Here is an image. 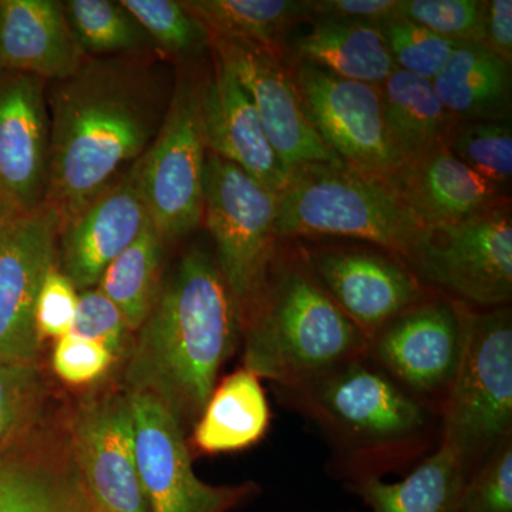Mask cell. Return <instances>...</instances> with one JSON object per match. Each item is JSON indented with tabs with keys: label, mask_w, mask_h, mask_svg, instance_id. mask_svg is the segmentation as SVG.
<instances>
[{
	"label": "cell",
	"mask_w": 512,
	"mask_h": 512,
	"mask_svg": "<svg viewBox=\"0 0 512 512\" xmlns=\"http://www.w3.org/2000/svg\"><path fill=\"white\" fill-rule=\"evenodd\" d=\"M116 357L100 343L74 336L72 333L57 339L53 352V369L63 382L92 383L103 376Z\"/></svg>",
	"instance_id": "39"
},
{
	"label": "cell",
	"mask_w": 512,
	"mask_h": 512,
	"mask_svg": "<svg viewBox=\"0 0 512 512\" xmlns=\"http://www.w3.org/2000/svg\"><path fill=\"white\" fill-rule=\"evenodd\" d=\"M402 16V0H309L308 18L338 19L380 26Z\"/></svg>",
	"instance_id": "40"
},
{
	"label": "cell",
	"mask_w": 512,
	"mask_h": 512,
	"mask_svg": "<svg viewBox=\"0 0 512 512\" xmlns=\"http://www.w3.org/2000/svg\"><path fill=\"white\" fill-rule=\"evenodd\" d=\"M276 214V192L208 151L202 220L214 239L215 262L242 318L276 254Z\"/></svg>",
	"instance_id": "7"
},
{
	"label": "cell",
	"mask_w": 512,
	"mask_h": 512,
	"mask_svg": "<svg viewBox=\"0 0 512 512\" xmlns=\"http://www.w3.org/2000/svg\"><path fill=\"white\" fill-rule=\"evenodd\" d=\"M72 457L93 512H148L126 394L89 400L74 414Z\"/></svg>",
	"instance_id": "13"
},
{
	"label": "cell",
	"mask_w": 512,
	"mask_h": 512,
	"mask_svg": "<svg viewBox=\"0 0 512 512\" xmlns=\"http://www.w3.org/2000/svg\"><path fill=\"white\" fill-rule=\"evenodd\" d=\"M0 70H2V69H0Z\"/></svg>",
	"instance_id": "44"
},
{
	"label": "cell",
	"mask_w": 512,
	"mask_h": 512,
	"mask_svg": "<svg viewBox=\"0 0 512 512\" xmlns=\"http://www.w3.org/2000/svg\"><path fill=\"white\" fill-rule=\"evenodd\" d=\"M244 367L292 389L367 355V338L320 284L308 259H274L242 318Z\"/></svg>",
	"instance_id": "4"
},
{
	"label": "cell",
	"mask_w": 512,
	"mask_h": 512,
	"mask_svg": "<svg viewBox=\"0 0 512 512\" xmlns=\"http://www.w3.org/2000/svg\"><path fill=\"white\" fill-rule=\"evenodd\" d=\"M93 512V511H92Z\"/></svg>",
	"instance_id": "45"
},
{
	"label": "cell",
	"mask_w": 512,
	"mask_h": 512,
	"mask_svg": "<svg viewBox=\"0 0 512 512\" xmlns=\"http://www.w3.org/2000/svg\"><path fill=\"white\" fill-rule=\"evenodd\" d=\"M448 150L491 184L504 185L512 175L510 120L464 121L451 131Z\"/></svg>",
	"instance_id": "32"
},
{
	"label": "cell",
	"mask_w": 512,
	"mask_h": 512,
	"mask_svg": "<svg viewBox=\"0 0 512 512\" xmlns=\"http://www.w3.org/2000/svg\"><path fill=\"white\" fill-rule=\"evenodd\" d=\"M202 86L175 83L167 114L138 160V187L148 218L164 241L190 234L202 221L207 144L201 121Z\"/></svg>",
	"instance_id": "8"
},
{
	"label": "cell",
	"mask_w": 512,
	"mask_h": 512,
	"mask_svg": "<svg viewBox=\"0 0 512 512\" xmlns=\"http://www.w3.org/2000/svg\"><path fill=\"white\" fill-rule=\"evenodd\" d=\"M210 45L248 93L288 175L302 164L343 163L306 117L295 80L279 59V50L227 37H210Z\"/></svg>",
	"instance_id": "14"
},
{
	"label": "cell",
	"mask_w": 512,
	"mask_h": 512,
	"mask_svg": "<svg viewBox=\"0 0 512 512\" xmlns=\"http://www.w3.org/2000/svg\"><path fill=\"white\" fill-rule=\"evenodd\" d=\"M296 89L316 133L349 167L389 180L402 161L384 126L382 90L299 63Z\"/></svg>",
	"instance_id": "11"
},
{
	"label": "cell",
	"mask_w": 512,
	"mask_h": 512,
	"mask_svg": "<svg viewBox=\"0 0 512 512\" xmlns=\"http://www.w3.org/2000/svg\"><path fill=\"white\" fill-rule=\"evenodd\" d=\"M293 53L301 63L377 87L397 69L380 29L350 20L313 19L312 28L296 37Z\"/></svg>",
	"instance_id": "23"
},
{
	"label": "cell",
	"mask_w": 512,
	"mask_h": 512,
	"mask_svg": "<svg viewBox=\"0 0 512 512\" xmlns=\"http://www.w3.org/2000/svg\"><path fill=\"white\" fill-rule=\"evenodd\" d=\"M407 266L451 299L485 308L512 298L510 212L493 208L457 224L426 228Z\"/></svg>",
	"instance_id": "9"
},
{
	"label": "cell",
	"mask_w": 512,
	"mask_h": 512,
	"mask_svg": "<svg viewBox=\"0 0 512 512\" xmlns=\"http://www.w3.org/2000/svg\"><path fill=\"white\" fill-rule=\"evenodd\" d=\"M426 228L386 180L345 163L298 165L278 194V238L362 239L407 265Z\"/></svg>",
	"instance_id": "5"
},
{
	"label": "cell",
	"mask_w": 512,
	"mask_h": 512,
	"mask_svg": "<svg viewBox=\"0 0 512 512\" xmlns=\"http://www.w3.org/2000/svg\"><path fill=\"white\" fill-rule=\"evenodd\" d=\"M386 181L427 228L457 224L498 207L497 185L461 163L447 146L403 164Z\"/></svg>",
	"instance_id": "21"
},
{
	"label": "cell",
	"mask_w": 512,
	"mask_h": 512,
	"mask_svg": "<svg viewBox=\"0 0 512 512\" xmlns=\"http://www.w3.org/2000/svg\"><path fill=\"white\" fill-rule=\"evenodd\" d=\"M79 293L56 265L50 269L37 296L35 323L39 338L69 335L76 316Z\"/></svg>",
	"instance_id": "38"
},
{
	"label": "cell",
	"mask_w": 512,
	"mask_h": 512,
	"mask_svg": "<svg viewBox=\"0 0 512 512\" xmlns=\"http://www.w3.org/2000/svg\"><path fill=\"white\" fill-rule=\"evenodd\" d=\"M47 82L0 70V207L29 214L45 201L50 121Z\"/></svg>",
	"instance_id": "16"
},
{
	"label": "cell",
	"mask_w": 512,
	"mask_h": 512,
	"mask_svg": "<svg viewBox=\"0 0 512 512\" xmlns=\"http://www.w3.org/2000/svg\"><path fill=\"white\" fill-rule=\"evenodd\" d=\"M128 397L148 512H228L255 493L254 484L217 487L201 481L192 470L184 427L174 414L147 394Z\"/></svg>",
	"instance_id": "12"
},
{
	"label": "cell",
	"mask_w": 512,
	"mask_h": 512,
	"mask_svg": "<svg viewBox=\"0 0 512 512\" xmlns=\"http://www.w3.org/2000/svg\"><path fill=\"white\" fill-rule=\"evenodd\" d=\"M485 5L481 0H402V16L450 42L480 43Z\"/></svg>",
	"instance_id": "35"
},
{
	"label": "cell",
	"mask_w": 512,
	"mask_h": 512,
	"mask_svg": "<svg viewBox=\"0 0 512 512\" xmlns=\"http://www.w3.org/2000/svg\"><path fill=\"white\" fill-rule=\"evenodd\" d=\"M201 121L207 150L276 192L288 180L254 103L231 70L215 57L214 77L202 86Z\"/></svg>",
	"instance_id": "19"
},
{
	"label": "cell",
	"mask_w": 512,
	"mask_h": 512,
	"mask_svg": "<svg viewBox=\"0 0 512 512\" xmlns=\"http://www.w3.org/2000/svg\"><path fill=\"white\" fill-rule=\"evenodd\" d=\"M161 56L197 55L210 45L204 26L177 0H120Z\"/></svg>",
	"instance_id": "31"
},
{
	"label": "cell",
	"mask_w": 512,
	"mask_h": 512,
	"mask_svg": "<svg viewBox=\"0 0 512 512\" xmlns=\"http://www.w3.org/2000/svg\"><path fill=\"white\" fill-rule=\"evenodd\" d=\"M480 45L505 62H512V2L491 0L485 5Z\"/></svg>",
	"instance_id": "41"
},
{
	"label": "cell",
	"mask_w": 512,
	"mask_h": 512,
	"mask_svg": "<svg viewBox=\"0 0 512 512\" xmlns=\"http://www.w3.org/2000/svg\"><path fill=\"white\" fill-rule=\"evenodd\" d=\"M173 90L151 53L87 57L72 76L50 83L43 204L56 212L59 228L143 157L163 124Z\"/></svg>",
	"instance_id": "1"
},
{
	"label": "cell",
	"mask_w": 512,
	"mask_h": 512,
	"mask_svg": "<svg viewBox=\"0 0 512 512\" xmlns=\"http://www.w3.org/2000/svg\"><path fill=\"white\" fill-rule=\"evenodd\" d=\"M467 308L456 299L424 296L377 330L367 356L440 412L463 356Z\"/></svg>",
	"instance_id": "10"
},
{
	"label": "cell",
	"mask_w": 512,
	"mask_h": 512,
	"mask_svg": "<svg viewBox=\"0 0 512 512\" xmlns=\"http://www.w3.org/2000/svg\"><path fill=\"white\" fill-rule=\"evenodd\" d=\"M471 471L444 443L420 461L409 476L386 483L379 476L349 481L370 512H460Z\"/></svg>",
	"instance_id": "22"
},
{
	"label": "cell",
	"mask_w": 512,
	"mask_h": 512,
	"mask_svg": "<svg viewBox=\"0 0 512 512\" xmlns=\"http://www.w3.org/2000/svg\"><path fill=\"white\" fill-rule=\"evenodd\" d=\"M164 239L150 218L137 238L101 275L99 288L117 306L130 332L150 315L160 292Z\"/></svg>",
	"instance_id": "28"
},
{
	"label": "cell",
	"mask_w": 512,
	"mask_h": 512,
	"mask_svg": "<svg viewBox=\"0 0 512 512\" xmlns=\"http://www.w3.org/2000/svg\"><path fill=\"white\" fill-rule=\"evenodd\" d=\"M70 333L100 343L111 355L120 357L130 330L117 306L99 288H93L80 293Z\"/></svg>",
	"instance_id": "37"
},
{
	"label": "cell",
	"mask_w": 512,
	"mask_h": 512,
	"mask_svg": "<svg viewBox=\"0 0 512 512\" xmlns=\"http://www.w3.org/2000/svg\"><path fill=\"white\" fill-rule=\"evenodd\" d=\"M183 6L210 37L248 40L279 50L286 32L308 18L301 0H183Z\"/></svg>",
	"instance_id": "29"
},
{
	"label": "cell",
	"mask_w": 512,
	"mask_h": 512,
	"mask_svg": "<svg viewBox=\"0 0 512 512\" xmlns=\"http://www.w3.org/2000/svg\"><path fill=\"white\" fill-rule=\"evenodd\" d=\"M148 218L138 187V161L59 228L62 272L77 291L99 285L107 266L137 238Z\"/></svg>",
	"instance_id": "18"
},
{
	"label": "cell",
	"mask_w": 512,
	"mask_h": 512,
	"mask_svg": "<svg viewBox=\"0 0 512 512\" xmlns=\"http://www.w3.org/2000/svg\"><path fill=\"white\" fill-rule=\"evenodd\" d=\"M0 208H2V207H0ZM2 210H3V208H2ZM6 212H8V211H6Z\"/></svg>",
	"instance_id": "43"
},
{
	"label": "cell",
	"mask_w": 512,
	"mask_h": 512,
	"mask_svg": "<svg viewBox=\"0 0 512 512\" xmlns=\"http://www.w3.org/2000/svg\"><path fill=\"white\" fill-rule=\"evenodd\" d=\"M433 86L457 119L510 120L511 64L480 43H458Z\"/></svg>",
	"instance_id": "24"
},
{
	"label": "cell",
	"mask_w": 512,
	"mask_h": 512,
	"mask_svg": "<svg viewBox=\"0 0 512 512\" xmlns=\"http://www.w3.org/2000/svg\"><path fill=\"white\" fill-rule=\"evenodd\" d=\"M137 332L127 393L154 397L183 427L195 423L242 333L241 311L215 258L188 251Z\"/></svg>",
	"instance_id": "2"
},
{
	"label": "cell",
	"mask_w": 512,
	"mask_h": 512,
	"mask_svg": "<svg viewBox=\"0 0 512 512\" xmlns=\"http://www.w3.org/2000/svg\"><path fill=\"white\" fill-rule=\"evenodd\" d=\"M59 217L40 205L10 218L0 238V363H36L37 296L55 266Z\"/></svg>",
	"instance_id": "15"
},
{
	"label": "cell",
	"mask_w": 512,
	"mask_h": 512,
	"mask_svg": "<svg viewBox=\"0 0 512 512\" xmlns=\"http://www.w3.org/2000/svg\"><path fill=\"white\" fill-rule=\"evenodd\" d=\"M64 12L87 57L157 53L143 26L116 0H67Z\"/></svg>",
	"instance_id": "30"
},
{
	"label": "cell",
	"mask_w": 512,
	"mask_h": 512,
	"mask_svg": "<svg viewBox=\"0 0 512 512\" xmlns=\"http://www.w3.org/2000/svg\"><path fill=\"white\" fill-rule=\"evenodd\" d=\"M259 377L242 367L215 386L201 416L194 440L208 454L231 453L258 443L271 423V409Z\"/></svg>",
	"instance_id": "26"
},
{
	"label": "cell",
	"mask_w": 512,
	"mask_h": 512,
	"mask_svg": "<svg viewBox=\"0 0 512 512\" xmlns=\"http://www.w3.org/2000/svg\"><path fill=\"white\" fill-rule=\"evenodd\" d=\"M308 262L326 291L346 316L373 335L426 296L412 269L396 256L365 249H320Z\"/></svg>",
	"instance_id": "17"
},
{
	"label": "cell",
	"mask_w": 512,
	"mask_h": 512,
	"mask_svg": "<svg viewBox=\"0 0 512 512\" xmlns=\"http://www.w3.org/2000/svg\"><path fill=\"white\" fill-rule=\"evenodd\" d=\"M460 512H512V436L471 471Z\"/></svg>",
	"instance_id": "36"
},
{
	"label": "cell",
	"mask_w": 512,
	"mask_h": 512,
	"mask_svg": "<svg viewBox=\"0 0 512 512\" xmlns=\"http://www.w3.org/2000/svg\"><path fill=\"white\" fill-rule=\"evenodd\" d=\"M74 461L43 451L0 454V512H92Z\"/></svg>",
	"instance_id": "25"
},
{
	"label": "cell",
	"mask_w": 512,
	"mask_h": 512,
	"mask_svg": "<svg viewBox=\"0 0 512 512\" xmlns=\"http://www.w3.org/2000/svg\"><path fill=\"white\" fill-rule=\"evenodd\" d=\"M12 217H15V215L9 214V212H6L5 210H2V208H0V238H2V234L3 231H5L6 224H8V221Z\"/></svg>",
	"instance_id": "42"
},
{
	"label": "cell",
	"mask_w": 512,
	"mask_h": 512,
	"mask_svg": "<svg viewBox=\"0 0 512 512\" xmlns=\"http://www.w3.org/2000/svg\"><path fill=\"white\" fill-rule=\"evenodd\" d=\"M379 29L397 69L430 82L439 76L458 45L403 16Z\"/></svg>",
	"instance_id": "33"
},
{
	"label": "cell",
	"mask_w": 512,
	"mask_h": 512,
	"mask_svg": "<svg viewBox=\"0 0 512 512\" xmlns=\"http://www.w3.org/2000/svg\"><path fill=\"white\" fill-rule=\"evenodd\" d=\"M384 126L402 165L447 146L453 119L433 82L396 69L380 86Z\"/></svg>",
	"instance_id": "27"
},
{
	"label": "cell",
	"mask_w": 512,
	"mask_h": 512,
	"mask_svg": "<svg viewBox=\"0 0 512 512\" xmlns=\"http://www.w3.org/2000/svg\"><path fill=\"white\" fill-rule=\"evenodd\" d=\"M42 397L37 363H0V454L32 423Z\"/></svg>",
	"instance_id": "34"
},
{
	"label": "cell",
	"mask_w": 512,
	"mask_h": 512,
	"mask_svg": "<svg viewBox=\"0 0 512 512\" xmlns=\"http://www.w3.org/2000/svg\"><path fill=\"white\" fill-rule=\"evenodd\" d=\"M86 59L63 2L0 0V69L52 83L72 76Z\"/></svg>",
	"instance_id": "20"
},
{
	"label": "cell",
	"mask_w": 512,
	"mask_h": 512,
	"mask_svg": "<svg viewBox=\"0 0 512 512\" xmlns=\"http://www.w3.org/2000/svg\"><path fill=\"white\" fill-rule=\"evenodd\" d=\"M281 394L332 441L349 481L380 477L423 456L440 419L437 407L404 389L367 355Z\"/></svg>",
	"instance_id": "3"
},
{
	"label": "cell",
	"mask_w": 512,
	"mask_h": 512,
	"mask_svg": "<svg viewBox=\"0 0 512 512\" xmlns=\"http://www.w3.org/2000/svg\"><path fill=\"white\" fill-rule=\"evenodd\" d=\"M512 436V315L505 306L466 312V342L440 406V443L468 470Z\"/></svg>",
	"instance_id": "6"
}]
</instances>
